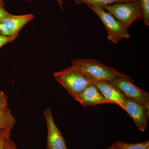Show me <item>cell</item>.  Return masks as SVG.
Wrapping results in <instances>:
<instances>
[{
    "instance_id": "18",
    "label": "cell",
    "mask_w": 149,
    "mask_h": 149,
    "mask_svg": "<svg viewBox=\"0 0 149 149\" xmlns=\"http://www.w3.org/2000/svg\"><path fill=\"white\" fill-rule=\"evenodd\" d=\"M5 8V3L3 0H0V19L9 14Z\"/></svg>"
},
{
    "instance_id": "5",
    "label": "cell",
    "mask_w": 149,
    "mask_h": 149,
    "mask_svg": "<svg viewBox=\"0 0 149 149\" xmlns=\"http://www.w3.org/2000/svg\"><path fill=\"white\" fill-rule=\"evenodd\" d=\"M121 91L125 97L141 104L149 110V94L140 89L128 75L118 77L110 82Z\"/></svg>"
},
{
    "instance_id": "14",
    "label": "cell",
    "mask_w": 149,
    "mask_h": 149,
    "mask_svg": "<svg viewBox=\"0 0 149 149\" xmlns=\"http://www.w3.org/2000/svg\"><path fill=\"white\" fill-rule=\"evenodd\" d=\"M140 3L143 15V20L147 26H149V0H138Z\"/></svg>"
},
{
    "instance_id": "1",
    "label": "cell",
    "mask_w": 149,
    "mask_h": 149,
    "mask_svg": "<svg viewBox=\"0 0 149 149\" xmlns=\"http://www.w3.org/2000/svg\"><path fill=\"white\" fill-rule=\"evenodd\" d=\"M54 75L56 80L74 100L88 85L92 83L89 75L73 66L55 72Z\"/></svg>"
},
{
    "instance_id": "4",
    "label": "cell",
    "mask_w": 149,
    "mask_h": 149,
    "mask_svg": "<svg viewBox=\"0 0 149 149\" xmlns=\"http://www.w3.org/2000/svg\"><path fill=\"white\" fill-rule=\"evenodd\" d=\"M101 19L107 32V39L112 42L117 44L120 40L130 38L128 29L129 26L122 24L111 14L97 7L88 6Z\"/></svg>"
},
{
    "instance_id": "15",
    "label": "cell",
    "mask_w": 149,
    "mask_h": 149,
    "mask_svg": "<svg viewBox=\"0 0 149 149\" xmlns=\"http://www.w3.org/2000/svg\"><path fill=\"white\" fill-rule=\"evenodd\" d=\"M10 133L7 134L4 139L3 147L4 149H18L14 142L10 139Z\"/></svg>"
},
{
    "instance_id": "19",
    "label": "cell",
    "mask_w": 149,
    "mask_h": 149,
    "mask_svg": "<svg viewBox=\"0 0 149 149\" xmlns=\"http://www.w3.org/2000/svg\"><path fill=\"white\" fill-rule=\"evenodd\" d=\"M11 130H0V149H4L3 147L4 139L7 134L11 133Z\"/></svg>"
},
{
    "instance_id": "2",
    "label": "cell",
    "mask_w": 149,
    "mask_h": 149,
    "mask_svg": "<svg viewBox=\"0 0 149 149\" xmlns=\"http://www.w3.org/2000/svg\"><path fill=\"white\" fill-rule=\"evenodd\" d=\"M72 66L97 80L110 82L118 77L126 75L113 68L107 66L93 58L74 59L72 62Z\"/></svg>"
},
{
    "instance_id": "11",
    "label": "cell",
    "mask_w": 149,
    "mask_h": 149,
    "mask_svg": "<svg viewBox=\"0 0 149 149\" xmlns=\"http://www.w3.org/2000/svg\"><path fill=\"white\" fill-rule=\"evenodd\" d=\"M16 123L15 118L8 107L0 111V130H11Z\"/></svg>"
},
{
    "instance_id": "17",
    "label": "cell",
    "mask_w": 149,
    "mask_h": 149,
    "mask_svg": "<svg viewBox=\"0 0 149 149\" xmlns=\"http://www.w3.org/2000/svg\"><path fill=\"white\" fill-rule=\"evenodd\" d=\"M16 37H7L0 34V48H1L6 44L13 42L16 39Z\"/></svg>"
},
{
    "instance_id": "13",
    "label": "cell",
    "mask_w": 149,
    "mask_h": 149,
    "mask_svg": "<svg viewBox=\"0 0 149 149\" xmlns=\"http://www.w3.org/2000/svg\"><path fill=\"white\" fill-rule=\"evenodd\" d=\"M116 149H149V141L138 143L129 144L123 141H117L113 144Z\"/></svg>"
},
{
    "instance_id": "22",
    "label": "cell",
    "mask_w": 149,
    "mask_h": 149,
    "mask_svg": "<svg viewBox=\"0 0 149 149\" xmlns=\"http://www.w3.org/2000/svg\"><path fill=\"white\" fill-rule=\"evenodd\" d=\"M27 1H32V0H27Z\"/></svg>"
},
{
    "instance_id": "20",
    "label": "cell",
    "mask_w": 149,
    "mask_h": 149,
    "mask_svg": "<svg viewBox=\"0 0 149 149\" xmlns=\"http://www.w3.org/2000/svg\"><path fill=\"white\" fill-rule=\"evenodd\" d=\"M58 3L61 10H63V0H56Z\"/></svg>"
},
{
    "instance_id": "6",
    "label": "cell",
    "mask_w": 149,
    "mask_h": 149,
    "mask_svg": "<svg viewBox=\"0 0 149 149\" xmlns=\"http://www.w3.org/2000/svg\"><path fill=\"white\" fill-rule=\"evenodd\" d=\"M34 17L32 14L21 15L9 14L0 19V34L7 37H17L19 31Z\"/></svg>"
},
{
    "instance_id": "8",
    "label": "cell",
    "mask_w": 149,
    "mask_h": 149,
    "mask_svg": "<svg viewBox=\"0 0 149 149\" xmlns=\"http://www.w3.org/2000/svg\"><path fill=\"white\" fill-rule=\"evenodd\" d=\"M90 77L92 83L95 85L107 100L109 101L111 103L116 104L123 109L128 99L117 87L110 82L95 80Z\"/></svg>"
},
{
    "instance_id": "12",
    "label": "cell",
    "mask_w": 149,
    "mask_h": 149,
    "mask_svg": "<svg viewBox=\"0 0 149 149\" xmlns=\"http://www.w3.org/2000/svg\"><path fill=\"white\" fill-rule=\"evenodd\" d=\"M77 4H85L87 6L97 7L103 9L107 6L111 5L118 3L130 2L138 0H74Z\"/></svg>"
},
{
    "instance_id": "21",
    "label": "cell",
    "mask_w": 149,
    "mask_h": 149,
    "mask_svg": "<svg viewBox=\"0 0 149 149\" xmlns=\"http://www.w3.org/2000/svg\"><path fill=\"white\" fill-rule=\"evenodd\" d=\"M109 149H116V148L115 147L114 145H112L109 148Z\"/></svg>"
},
{
    "instance_id": "9",
    "label": "cell",
    "mask_w": 149,
    "mask_h": 149,
    "mask_svg": "<svg viewBox=\"0 0 149 149\" xmlns=\"http://www.w3.org/2000/svg\"><path fill=\"white\" fill-rule=\"evenodd\" d=\"M123 109L133 118L139 130L144 132L148 125L149 110L141 104L129 99L126 101Z\"/></svg>"
},
{
    "instance_id": "3",
    "label": "cell",
    "mask_w": 149,
    "mask_h": 149,
    "mask_svg": "<svg viewBox=\"0 0 149 149\" xmlns=\"http://www.w3.org/2000/svg\"><path fill=\"white\" fill-rule=\"evenodd\" d=\"M118 21L130 26L136 20L143 19V10L139 1L118 3L104 8Z\"/></svg>"
},
{
    "instance_id": "10",
    "label": "cell",
    "mask_w": 149,
    "mask_h": 149,
    "mask_svg": "<svg viewBox=\"0 0 149 149\" xmlns=\"http://www.w3.org/2000/svg\"><path fill=\"white\" fill-rule=\"evenodd\" d=\"M75 100L85 107L100 104L111 103L93 83L88 85Z\"/></svg>"
},
{
    "instance_id": "16",
    "label": "cell",
    "mask_w": 149,
    "mask_h": 149,
    "mask_svg": "<svg viewBox=\"0 0 149 149\" xmlns=\"http://www.w3.org/2000/svg\"><path fill=\"white\" fill-rule=\"evenodd\" d=\"M8 106L7 96L3 91H0V111L8 107Z\"/></svg>"
},
{
    "instance_id": "7",
    "label": "cell",
    "mask_w": 149,
    "mask_h": 149,
    "mask_svg": "<svg viewBox=\"0 0 149 149\" xmlns=\"http://www.w3.org/2000/svg\"><path fill=\"white\" fill-rule=\"evenodd\" d=\"M47 129V139L46 149H68L65 139L56 125L52 110L50 108L43 112Z\"/></svg>"
}]
</instances>
